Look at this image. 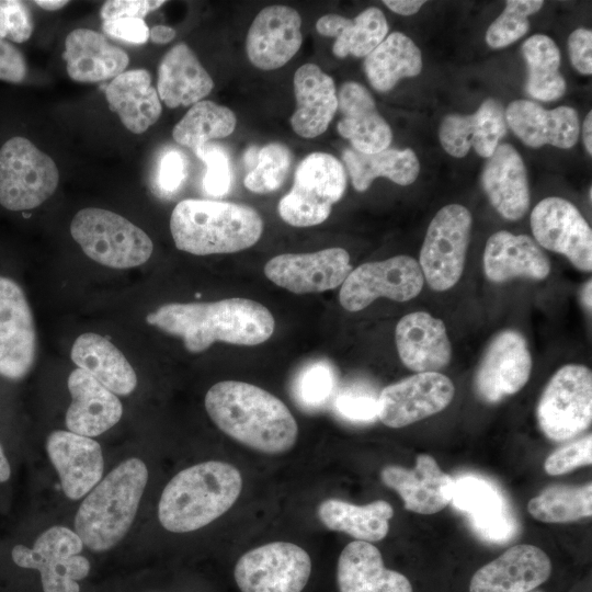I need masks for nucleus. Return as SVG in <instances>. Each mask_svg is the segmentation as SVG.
I'll return each mask as SVG.
<instances>
[{"mask_svg":"<svg viewBox=\"0 0 592 592\" xmlns=\"http://www.w3.org/2000/svg\"><path fill=\"white\" fill-rule=\"evenodd\" d=\"M382 481L402 499L405 509L419 514L442 511L452 500L454 481L428 454H420L415 467L389 465L382 469Z\"/></svg>","mask_w":592,"mask_h":592,"instance_id":"5701e85b","label":"nucleus"},{"mask_svg":"<svg viewBox=\"0 0 592 592\" xmlns=\"http://www.w3.org/2000/svg\"><path fill=\"white\" fill-rule=\"evenodd\" d=\"M422 55L415 43L401 32H392L364 59V71L378 92L390 91L399 80L417 77Z\"/></svg>","mask_w":592,"mask_h":592,"instance_id":"4c0bfd02","label":"nucleus"},{"mask_svg":"<svg viewBox=\"0 0 592 592\" xmlns=\"http://www.w3.org/2000/svg\"><path fill=\"white\" fill-rule=\"evenodd\" d=\"M70 232L90 259L113 269L141 265L153 250L152 241L144 230L103 208L79 210L71 220Z\"/></svg>","mask_w":592,"mask_h":592,"instance_id":"423d86ee","label":"nucleus"},{"mask_svg":"<svg viewBox=\"0 0 592 592\" xmlns=\"http://www.w3.org/2000/svg\"><path fill=\"white\" fill-rule=\"evenodd\" d=\"M591 289H592V286H591V280L588 281V283L584 285L583 289H582V300H583V304L585 305V307L591 311Z\"/></svg>","mask_w":592,"mask_h":592,"instance_id":"69168bd1","label":"nucleus"},{"mask_svg":"<svg viewBox=\"0 0 592 592\" xmlns=\"http://www.w3.org/2000/svg\"><path fill=\"white\" fill-rule=\"evenodd\" d=\"M163 0H110L104 2L100 15L104 21L136 18L143 19L151 11L157 10Z\"/></svg>","mask_w":592,"mask_h":592,"instance_id":"603ef678","label":"nucleus"},{"mask_svg":"<svg viewBox=\"0 0 592 592\" xmlns=\"http://www.w3.org/2000/svg\"><path fill=\"white\" fill-rule=\"evenodd\" d=\"M540 0L506 1L502 13L489 25L486 42L491 48H503L524 36L530 27L528 16L539 11Z\"/></svg>","mask_w":592,"mask_h":592,"instance_id":"a18cd8bd","label":"nucleus"},{"mask_svg":"<svg viewBox=\"0 0 592 592\" xmlns=\"http://www.w3.org/2000/svg\"><path fill=\"white\" fill-rule=\"evenodd\" d=\"M27 75L26 60L13 44L0 38V80L20 83Z\"/></svg>","mask_w":592,"mask_h":592,"instance_id":"5fc2aeb1","label":"nucleus"},{"mask_svg":"<svg viewBox=\"0 0 592 592\" xmlns=\"http://www.w3.org/2000/svg\"><path fill=\"white\" fill-rule=\"evenodd\" d=\"M471 226L470 212L459 204L442 207L431 220L420 250L419 265L432 289L447 291L459 281Z\"/></svg>","mask_w":592,"mask_h":592,"instance_id":"9d476101","label":"nucleus"},{"mask_svg":"<svg viewBox=\"0 0 592 592\" xmlns=\"http://www.w3.org/2000/svg\"><path fill=\"white\" fill-rule=\"evenodd\" d=\"M37 349L31 307L20 285L0 276V375L19 380L31 371Z\"/></svg>","mask_w":592,"mask_h":592,"instance_id":"dca6fc26","label":"nucleus"},{"mask_svg":"<svg viewBox=\"0 0 592 592\" xmlns=\"http://www.w3.org/2000/svg\"><path fill=\"white\" fill-rule=\"evenodd\" d=\"M527 66L525 90L539 101H555L566 91V81L559 71L560 52L553 38L544 34L528 37L521 47Z\"/></svg>","mask_w":592,"mask_h":592,"instance_id":"ea45409f","label":"nucleus"},{"mask_svg":"<svg viewBox=\"0 0 592 592\" xmlns=\"http://www.w3.org/2000/svg\"><path fill=\"white\" fill-rule=\"evenodd\" d=\"M346 189L343 164L327 152H311L297 166L291 191L278 202L281 218L294 227L323 223Z\"/></svg>","mask_w":592,"mask_h":592,"instance_id":"0eeeda50","label":"nucleus"},{"mask_svg":"<svg viewBox=\"0 0 592 592\" xmlns=\"http://www.w3.org/2000/svg\"><path fill=\"white\" fill-rule=\"evenodd\" d=\"M69 77L78 82H101L115 78L128 66L129 57L106 37L89 29L71 31L62 54Z\"/></svg>","mask_w":592,"mask_h":592,"instance_id":"2f4dec72","label":"nucleus"},{"mask_svg":"<svg viewBox=\"0 0 592 592\" xmlns=\"http://www.w3.org/2000/svg\"><path fill=\"white\" fill-rule=\"evenodd\" d=\"M59 173L54 160L22 136L0 148V205L27 210L42 205L57 189Z\"/></svg>","mask_w":592,"mask_h":592,"instance_id":"6e6552de","label":"nucleus"},{"mask_svg":"<svg viewBox=\"0 0 592 592\" xmlns=\"http://www.w3.org/2000/svg\"><path fill=\"white\" fill-rule=\"evenodd\" d=\"M242 490V477L232 465L209 460L178 473L164 487L159 522L172 533L202 528L227 512Z\"/></svg>","mask_w":592,"mask_h":592,"instance_id":"7ed1b4c3","label":"nucleus"},{"mask_svg":"<svg viewBox=\"0 0 592 592\" xmlns=\"http://www.w3.org/2000/svg\"><path fill=\"white\" fill-rule=\"evenodd\" d=\"M310 573L308 553L288 542H273L247 551L234 570L241 592H301Z\"/></svg>","mask_w":592,"mask_h":592,"instance_id":"f8f14e48","label":"nucleus"},{"mask_svg":"<svg viewBox=\"0 0 592 592\" xmlns=\"http://www.w3.org/2000/svg\"><path fill=\"white\" fill-rule=\"evenodd\" d=\"M205 409L225 434L264 454H282L296 444L297 422L287 406L255 385L224 380L205 396Z\"/></svg>","mask_w":592,"mask_h":592,"instance_id":"f03ea898","label":"nucleus"},{"mask_svg":"<svg viewBox=\"0 0 592 592\" xmlns=\"http://www.w3.org/2000/svg\"><path fill=\"white\" fill-rule=\"evenodd\" d=\"M531 228L545 249L563 254L574 267L592 270V230L579 209L569 201L550 196L532 210Z\"/></svg>","mask_w":592,"mask_h":592,"instance_id":"2eb2a0df","label":"nucleus"},{"mask_svg":"<svg viewBox=\"0 0 592 592\" xmlns=\"http://www.w3.org/2000/svg\"><path fill=\"white\" fill-rule=\"evenodd\" d=\"M175 36V31L166 25H156L149 30V38L155 44H167Z\"/></svg>","mask_w":592,"mask_h":592,"instance_id":"052dcab7","label":"nucleus"},{"mask_svg":"<svg viewBox=\"0 0 592 592\" xmlns=\"http://www.w3.org/2000/svg\"><path fill=\"white\" fill-rule=\"evenodd\" d=\"M531 592H543V591H531Z\"/></svg>","mask_w":592,"mask_h":592,"instance_id":"338daca9","label":"nucleus"},{"mask_svg":"<svg viewBox=\"0 0 592 592\" xmlns=\"http://www.w3.org/2000/svg\"><path fill=\"white\" fill-rule=\"evenodd\" d=\"M471 524L481 537L496 543L510 539L516 531V523L506 511L483 520L471 521Z\"/></svg>","mask_w":592,"mask_h":592,"instance_id":"4d7b16f0","label":"nucleus"},{"mask_svg":"<svg viewBox=\"0 0 592 592\" xmlns=\"http://www.w3.org/2000/svg\"><path fill=\"white\" fill-rule=\"evenodd\" d=\"M292 166V152L283 144L272 143L258 152L257 166L246 175L244 186L257 194L278 190Z\"/></svg>","mask_w":592,"mask_h":592,"instance_id":"37998d69","label":"nucleus"},{"mask_svg":"<svg viewBox=\"0 0 592 592\" xmlns=\"http://www.w3.org/2000/svg\"><path fill=\"white\" fill-rule=\"evenodd\" d=\"M39 8L47 11H56L68 4L66 0H36L34 1Z\"/></svg>","mask_w":592,"mask_h":592,"instance_id":"0e129e2a","label":"nucleus"},{"mask_svg":"<svg viewBox=\"0 0 592 592\" xmlns=\"http://www.w3.org/2000/svg\"><path fill=\"white\" fill-rule=\"evenodd\" d=\"M482 261L487 278L494 283L515 277L544 280L551 269L548 257L535 240L506 230L489 237Z\"/></svg>","mask_w":592,"mask_h":592,"instance_id":"c756f323","label":"nucleus"},{"mask_svg":"<svg viewBox=\"0 0 592 592\" xmlns=\"http://www.w3.org/2000/svg\"><path fill=\"white\" fill-rule=\"evenodd\" d=\"M533 361L525 338L504 330L488 345L475 376L479 398L497 403L520 391L527 383Z\"/></svg>","mask_w":592,"mask_h":592,"instance_id":"a211bd4d","label":"nucleus"},{"mask_svg":"<svg viewBox=\"0 0 592 592\" xmlns=\"http://www.w3.org/2000/svg\"><path fill=\"white\" fill-rule=\"evenodd\" d=\"M33 33V20L27 4L19 0H0V38L26 42Z\"/></svg>","mask_w":592,"mask_h":592,"instance_id":"8fccbe9b","label":"nucleus"},{"mask_svg":"<svg viewBox=\"0 0 592 592\" xmlns=\"http://www.w3.org/2000/svg\"><path fill=\"white\" fill-rule=\"evenodd\" d=\"M296 107L291 116L293 130L303 138L323 134L338 111L333 79L316 64H304L293 79Z\"/></svg>","mask_w":592,"mask_h":592,"instance_id":"c85d7f7f","label":"nucleus"},{"mask_svg":"<svg viewBox=\"0 0 592 592\" xmlns=\"http://www.w3.org/2000/svg\"><path fill=\"white\" fill-rule=\"evenodd\" d=\"M339 592H413L406 576L384 566L377 547L354 540L341 551L337 567Z\"/></svg>","mask_w":592,"mask_h":592,"instance_id":"7c9ffc66","label":"nucleus"},{"mask_svg":"<svg viewBox=\"0 0 592 592\" xmlns=\"http://www.w3.org/2000/svg\"><path fill=\"white\" fill-rule=\"evenodd\" d=\"M455 395L453 382L439 372L418 373L385 387L377 398V418L399 429L444 410Z\"/></svg>","mask_w":592,"mask_h":592,"instance_id":"4468645a","label":"nucleus"},{"mask_svg":"<svg viewBox=\"0 0 592 592\" xmlns=\"http://www.w3.org/2000/svg\"><path fill=\"white\" fill-rule=\"evenodd\" d=\"M334 380L330 364L320 361L306 366L296 383L298 400L309 408L322 406L333 391Z\"/></svg>","mask_w":592,"mask_h":592,"instance_id":"49530a36","label":"nucleus"},{"mask_svg":"<svg viewBox=\"0 0 592 592\" xmlns=\"http://www.w3.org/2000/svg\"><path fill=\"white\" fill-rule=\"evenodd\" d=\"M46 452L65 496L71 500L87 496L102 478V449L91 437L56 430L47 436Z\"/></svg>","mask_w":592,"mask_h":592,"instance_id":"aec40b11","label":"nucleus"},{"mask_svg":"<svg viewBox=\"0 0 592 592\" xmlns=\"http://www.w3.org/2000/svg\"><path fill=\"white\" fill-rule=\"evenodd\" d=\"M542 432L556 442L570 440L592 421V373L584 365L568 364L547 383L536 410Z\"/></svg>","mask_w":592,"mask_h":592,"instance_id":"1a4fd4ad","label":"nucleus"},{"mask_svg":"<svg viewBox=\"0 0 592 592\" xmlns=\"http://www.w3.org/2000/svg\"><path fill=\"white\" fill-rule=\"evenodd\" d=\"M350 254L342 248L310 253H283L264 265L265 276L294 294L320 293L342 285L350 272Z\"/></svg>","mask_w":592,"mask_h":592,"instance_id":"f3484780","label":"nucleus"},{"mask_svg":"<svg viewBox=\"0 0 592 592\" xmlns=\"http://www.w3.org/2000/svg\"><path fill=\"white\" fill-rule=\"evenodd\" d=\"M395 340L403 365L417 373L437 372L448 365L452 345L444 322L425 311L403 316Z\"/></svg>","mask_w":592,"mask_h":592,"instance_id":"a878e982","label":"nucleus"},{"mask_svg":"<svg viewBox=\"0 0 592 592\" xmlns=\"http://www.w3.org/2000/svg\"><path fill=\"white\" fill-rule=\"evenodd\" d=\"M505 121L515 136L531 148L550 145L569 149L579 138V116L570 106L546 110L533 101L515 100L505 110Z\"/></svg>","mask_w":592,"mask_h":592,"instance_id":"b1692460","label":"nucleus"},{"mask_svg":"<svg viewBox=\"0 0 592 592\" xmlns=\"http://www.w3.org/2000/svg\"><path fill=\"white\" fill-rule=\"evenodd\" d=\"M170 230L181 251L195 255L234 253L259 241L263 220L248 205L191 198L173 208Z\"/></svg>","mask_w":592,"mask_h":592,"instance_id":"20e7f679","label":"nucleus"},{"mask_svg":"<svg viewBox=\"0 0 592 592\" xmlns=\"http://www.w3.org/2000/svg\"><path fill=\"white\" fill-rule=\"evenodd\" d=\"M147 481V466L137 457L122 462L100 480L75 516L83 545L98 553L116 546L135 520Z\"/></svg>","mask_w":592,"mask_h":592,"instance_id":"39448f33","label":"nucleus"},{"mask_svg":"<svg viewBox=\"0 0 592 592\" xmlns=\"http://www.w3.org/2000/svg\"><path fill=\"white\" fill-rule=\"evenodd\" d=\"M506 127L505 110L498 100L489 98L474 114L445 116L439 138L452 157L463 158L474 148L480 157L489 158L500 145Z\"/></svg>","mask_w":592,"mask_h":592,"instance_id":"4be33fe9","label":"nucleus"},{"mask_svg":"<svg viewBox=\"0 0 592 592\" xmlns=\"http://www.w3.org/2000/svg\"><path fill=\"white\" fill-rule=\"evenodd\" d=\"M388 29L384 12L376 7L365 9L354 19L328 13L316 22L320 35L335 38L332 53L338 58L366 57L385 39Z\"/></svg>","mask_w":592,"mask_h":592,"instance_id":"c9c22d12","label":"nucleus"},{"mask_svg":"<svg viewBox=\"0 0 592 592\" xmlns=\"http://www.w3.org/2000/svg\"><path fill=\"white\" fill-rule=\"evenodd\" d=\"M83 543L66 526L44 531L32 548L18 544L11 550L13 562L39 571L44 592H80L78 580L90 572L89 560L81 556Z\"/></svg>","mask_w":592,"mask_h":592,"instance_id":"9b49d317","label":"nucleus"},{"mask_svg":"<svg viewBox=\"0 0 592 592\" xmlns=\"http://www.w3.org/2000/svg\"><path fill=\"white\" fill-rule=\"evenodd\" d=\"M70 356L78 368L115 395L128 396L137 387L134 368L105 337L92 332L79 335L72 344Z\"/></svg>","mask_w":592,"mask_h":592,"instance_id":"f704fd0d","label":"nucleus"},{"mask_svg":"<svg viewBox=\"0 0 592 592\" xmlns=\"http://www.w3.org/2000/svg\"><path fill=\"white\" fill-rule=\"evenodd\" d=\"M214 81L194 52L179 43L169 49L158 67L157 92L168 107L193 105L210 93Z\"/></svg>","mask_w":592,"mask_h":592,"instance_id":"473e14b6","label":"nucleus"},{"mask_svg":"<svg viewBox=\"0 0 592 592\" xmlns=\"http://www.w3.org/2000/svg\"><path fill=\"white\" fill-rule=\"evenodd\" d=\"M530 514L545 523H567L592 514V483L555 485L546 488L527 504Z\"/></svg>","mask_w":592,"mask_h":592,"instance_id":"79ce46f5","label":"nucleus"},{"mask_svg":"<svg viewBox=\"0 0 592 592\" xmlns=\"http://www.w3.org/2000/svg\"><path fill=\"white\" fill-rule=\"evenodd\" d=\"M318 516L331 531L345 533L356 540L373 543L388 534L394 509L384 500L355 505L338 499H327L319 504Z\"/></svg>","mask_w":592,"mask_h":592,"instance_id":"e433bc0d","label":"nucleus"},{"mask_svg":"<svg viewBox=\"0 0 592 592\" xmlns=\"http://www.w3.org/2000/svg\"><path fill=\"white\" fill-rule=\"evenodd\" d=\"M146 322L181 338L191 353H201L214 342L258 345L269 340L275 328L264 305L241 297L162 305L147 315Z\"/></svg>","mask_w":592,"mask_h":592,"instance_id":"f257e3e1","label":"nucleus"},{"mask_svg":"<svg viewBox=\"0 0 592 592\" xmlns=\"http://www.w3.org/2000/svg\"><path fill=\"white\" fill-rule=\"evenodd\" d=\"M591 463L592 435L589 434L553 452L546 458L544 469L550 476H559L578 467L589 466Z\"/></svg>","mask_w":592,"mask_h":592,"instance_id":"09e8293b","label":"nucleus"},{"mask_svg":"<svg viewBox=\"0 0 592 592\" xmlns=\"http://www.w3.org/2000/svg\"><path fill=\"white\" fill-rule=\"evenodd\" d=\"M568 49L574 69L582 75H591L592 32L588 29L574 30L568 38Z\"/></svg>","mask_w":592,"mask_h":592,"instance_id":"6e6d98bb","label":"nucleus"},{"mask_svg":"<svg viewBox=\"0 0 592 592\" xmlns=\"http://www.w3.org/2000/svg\"><path fill=\"white\" fill-rule=\"evenodd\" d=\"M338 110L342 115L337 125L338 133L351 143L354 150L375 153L389 147L391 128L363 84L344 82L338 92Z\"/></svg>","mask_w":592,"mask_h":592,"instance_id":"393cba45","label":"nucleus"},{"mask_svg":"<svg viewBox=\"0 0 592 592\" xmlns=\"http://www.w3.org/2000/svg\"><path fill=\"white\" fill-rule=\"evenodd\" d=\"M185 177V162L178 151H168L161 158L158 183L161 190L171 193L177 191Z\"/></svg>","mask_w":592,"mask_h":592,"instance_id":"13d9d810","label":"nucleus"},{"mask_svg":"<svg viewBox=\"0 0 592 592\" xmlns=\"http://www.w3.org/2000/svg\"><path fill=\"white\" fill-rule=\"evenodd\" d=\"M10 476H11L10 463L0 444V483L8 481Z\"/></svg>","mask_w":592,"mask_h":592,"instance_id":"e2e57ef3","label":"nucleus"},{"mask_svg":"<svg viewBox=\"0 0 592 592\" xmlns=\"http://www.w3.org/2000/svg\"><path fill=\"white\" fill-rule=\"evenodd\" d=\"M236 125V115L229 107L203 100L193 104L177 123L172 137L179 145L196 150L212 139L229 136Z\"/></svg>","mask_w":592,"mask_h":592,"instance_id":"a19ab883","label":"nucleus"},{"mask_svg":"<svg viewBox=\"0 0 592 592\" xmlns=\"http://www.w3.org/2000/svg\"><path fill=\"white\" fill-rule=\"evenodd\" d=\"M71 403L66 412L68 431L94 437L114 426L123 414L118 397L81 368L68 377Z\"/></svg>","mask_w":592,"mask_h":592,"instance_id":"bb28decb","label":"nucleus"},{"mask_svg":"<svg viewBox=\"0 0 592 592\" xmlns=\"http://www.w3.org/2000/svg\"><path fill=\"white\" fill-rule=\"evenodd\" d=\"M551 561L540 548L519 544L478 569L469 592H531L551 574Z\"/></svg>","mask_w":592,"mask_h":592,"instance_id":"412c9836","label":"nucleus"},{"mask_svg":"<svg viewBox=\"0 0 592 592\" xmlns=\"http://www.w3.org/2000/svg\"><path fill=\"white\" fill-rule=\"evenodd\" d=\"M194 151L207 168L203 180L205 192L215 197L227 194L231 184V171L226 152L209 143Z\"/></svg>","mask_w":592,"mask_h":592,"instance_id":"de8ad7c7","label":"nucleus"},{"mask_svg":"<svg viewBox=\"0 0 592 592\" xmlns=\"http://www.w3.org/2000/svg\"><path fill=\"white\" fill-rule=\"evenodd\" d=\"M110 110L134 134H141L161 115L162 106L151 76L146 69L124 71L105 87Z\"/></svg>","mask_w":592,"mask_h":592,"instance_id":"72a5a7b5","label":"nucleus"},{"mask_svg":"<svg viewBox=\"0 0 592 592\" xmlns=\"http://www.w3.org/2000/svg\"><path fill=\"white\" fill-rule=\"evenodd\" d=\"M337 411L352 421H371L377 417V398L356 391H345L335 400Z\"/></svg>","mask_w":592,"mask_h":592,"instance_id":"3c124183","label":"nucleus"},{"mask_svg":"<svg viewBox=\"0 0 592 592\" xmlns=\"http://www.w3.org/2000/svg\"><path fill=\"white\" fill-rule=\"evenodd\" d=\"M383 2L390 11L400 15H412L425 3L421 0H385Z\"/></svg>","mask_w":592,"mask_h":592,"instance_id":"bf43d9fd","label":"nucleus"},{"mask_svg":"<svg viewBox=\"0 0 592 592\" xmlns=\"http://www.w3.org/2000/svg\"><path fill=\"white\" fill-rule=\"evenodd\" d=\"M451 501L457 509L467 512L471 521L505 511L500 493L489 482L475 477L454 481Z\"/></svg>","mask_w":592,"mask_h":592,"instance_id":"c03bdc74","label":"nucleus"},{"mask_svg":"<svg viewBox=\"0 0 592 592\" xmlns=\"http://www.w3.org/2000/svg\"><path fill=\"white\" fill-rule=\"evenodd\" d=\"M481 184L490 204L503 218L517 220L527 212V172L521 155L512 145L500 144L487 158Z\"/></svg>","mask_w":592,"mask_h":592,"instance_id":"cd10ccee","label":"nucleus"},{"mask_svg":"<svg viewBox=\"0 0 592 592\" xmlns=\"http://www.w3.org/2000/svg\"><path fill=\"white\" fill-rule=\"evenodd\" d=\"M102 30L111 37L133 44H144L149 38V29L143 19L121 18L104 21Z\"/></svg>","mask_w":592,"mask_h":592,"instance_id":"864d4df0","label":"nucleus"},{"mask_svg":"<svg viewBox=\"0 0 592 592\" xmlns=\"http://www.w3.org/2000/svg\"><path fill=\"white\" fill-rule=\"evenodd\" d=\"M423 283L419 262L408 255H396L353 269L341 285L339 301L352 312L366 308L379 297L408 301L419 295Z\"/></svg>","mask_w":592,"mask_h":592,"instance_id":"ddd939ff","label":"nucleus"},{"mask_svg":"<svg viewBox=\"0 0 592 592\" xmlns=\"http://www.w3.org/2000/svg\"><path fill=\"white\" fill-rule=\"evenodd\" d=\"M582 139L585 147L587 152L589 156L592 155V112L590 111L584 121L582 126Z\"/></svg>","mask_w":592,"mask_h":592,"instance_id":"680f3d73","label":"nucleus"},{"mask_svg":"<svg viewBox=\"0 0 592 592\" xmlns=\"http://www.w3.org/2000/svg\"><path fill=\"white\" fill-rule=\"evenodd\" d=\"M352 184L358 192L366 191L379 177L399 185L412 184L419 175L420 162L410 148H387L375 153H363L346 148L342 153Z\"/></svg>","mask_w":592,"mask_h":592,"instance_id":"58836bf2","label":"nucleus"},{"mask_svg":"<svg viewBox=\"0 0 592 592\" xmlns=\"http://www.w3.org/2000/svg\"><path fill=\"white\" fill-rule=\"evenodd\" d=\"M303 43L301 16L292 7L273 4L253 19L246 38L250 62L261 70H274L287 64Z\"/></svg>","mask_w":592,"mask_h":592,"instance_id":"6ab92c4d","label":"nucleus"}]
</instances>
